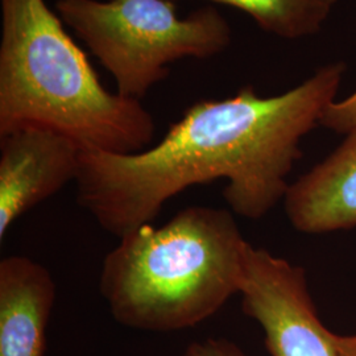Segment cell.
I'll list each match as a JSON object with an SVG mask.
<instances>
[{"label": "cell", "instance_id": "cell-4", "mask_svg": "<svg viewBox=\"0 0 356 356\" xmlns=\"http://www.w3.org/2000/svg\"><path fill=\"white\" fill-rule=\"evenodd\" d=\"M56 13L114 76L116 92L141 101L182 58L204 60L231 42L213 6L178 16L175 0H57Z\"/></svg>", "mask_w": 356, "mask_h": 356}, {"label": "cell", "instance_id": "cell-3", "mask_svg": "<svg viewBox=\"0 0 356 356\" xmlns=\"http://www.w3.org/2000/svg\"><path fill=\"white\" fill-rule=\"evenodd\" d=\"M250 245L229 210L186 207L161 227L119 238L103 259L99 292L126 327L186 330L241 293Z\"/></svg>", "mask_w": 356, "mask_h": 356}, {"label": "cell", "instance_id": "cell-11", "mask_svg": "<svg viewBox=\"0 0 356 356\" xmlns=\"http://www.w3.org/2000/svg\"><path fill=\"white\" fill-rule=\"evenodd\" d=\"M184 356H248L242 348L225 338H207L193 342L184 353Z\"/></svg>", "mask_w": 356, "mask_h": 356}, {"label": "cell", "instance_id": "cell-1", "mask_svg": "<svg viewBox=\"0 0 356 356\" xmlns=\"http://www.w3.org/2000/svg\"><path fill=\"white\" fill-rule=\"evenodd\" d=\"M344 73V63H332L280 95L264 98L245 86L226 99L194 103L141 152L82 151L76 202L122 238L152 225L181 191L222 178L229 209L259 219L284 200L300 143L321 126Z\"/></svg>", "mask_w": 356, "mask_h": 356}, {"label": "cell", "instance_id": "cell-12", "mask_svg": "<svg viewBox=\"0 0 356 356\" xmlns=\"http://www.w3.org/2000/svg\"><path fill=\"white\" fill-rule=\"evenodd\" d=\"M335 346L338 356H356L355 335H338L335 337Z\"/></svg>", "mask_w": 356, "mask_h": 356}, {"label": "cell", "instance_id": "cell-5", "mask_svg": "<svg viewBox=\"0 0 356 356\" xmlns=\"http://www.w3.org/2000/svg\"><path fill=\"white\" fill-rule=\"evenodd\" d=\"M243 312L266 334L270 356H338L335 337L318 317L304 268L250 245Z\"/></svg>", "mask_w": 356, "mask_h": 356}, {"label": "cell", "instance_id": "cell-8", "mask_svg": "<svg viewBox=\"0 0 356 356\" xmlns=\"http://www.w3.org/2000/svg\"><path fill=\"white\" fill-rule=\"evenodd\" d=\"M285 213L304 234L356 227V129L322 163L298 178L284 197Z\"/></svg>", "mask_w": 356, "mask_h": 356}, {"label": "cell", "instance_id": "cell-2", "mask_svg": "<svg viewBox=\"0 0 356 356\" xmlns=\"http://www.w3.org/2000/svg\"><path fill=\"white\" fill-rule=\"evenodd\" d=\"M0 136L45 128L82 151L116 154L152 145L153 115L103 86L45 0H0Z\"/></svg>", "mask_w": 356, "mask_h": 356}, {"label": "cell", "instance_id": "cell-10", "mask_svg": "<svg viewBox=\"0 0 356 356\" xmlns=\"http://www.w3.org/2000/svg\"><path fill=\"white\" fill-rule=\"evenodd\" d=\"M321 126L347 135L356 129V91L343 101H334L325 110Z\"/></svg>", "mask_w": 356, "mask_h": 356}, {"label": "cell", "instance_id": "cell-9", "mask_svg": "<svg viewBox=\"0 0 356 356\" xmlns=\"http://www.w3.org/2000/svg\"><path fill=\"white\" fill-rule=\"evenodd\" d=\"M250 15L261 31L285 40L318 33L338 0H210Z\"/></svg>", "mask_w": 356, "mask_h": 356}, {"label": "cell", "instance_id": "cell-7", "mask_svg": "<svg viewBox=\"0 0 356 356\" xmlns=\"http://www.w3.org/2000/svg\"><path fill=\"white\" fill-rule=\"evenodd\" d=\"M57 286L48 268L24 254L0 261V356H44Z\"/></svg>", "mask_w": 356, "mask_h": 356}, {"label": "cell", "instance_id": "cell-6", "mask_svg": "<svg viewBox=\"0 0 356 356\" xmlns=\"http://www.w3.org/2000/svg\"><path fill=\"white\" fill-rule=\"evenodd\" d=\"M81 147L45 128L26 127L0 136V239L35 206L76 182Z\"/></svg>", "mask_w": 356, "mask_h": 356}]
</instances>
